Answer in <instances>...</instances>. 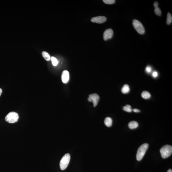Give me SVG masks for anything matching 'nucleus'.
Masks as SVG:
<instances>
[{
    "instance_id": "nucleus-1",
    "label": "nucleus",
    "mask_w": 172,
    "mask_h": 172,
    "mask_svg": "<svg viewBox=\"0 0 172 172\" xmlns=\"http://www.w3.org/2000/svg\"><path fill=\"white\" fill-rule=\"evenodd\" d=\"M148 147V144L146 143L142 145L139 147L137 151L136 156V159L137 161H140L143 158Z\"/></svg>"
},
{
    "instance_id": "nucleus-2",
    "label": "nucleus",
    "mask_w": 172,
    "mask_h": 172,
    "mask_svg": "<svg viewBox=\"0 0 172 172\" xmlns=\"http://www.w3.org/2000/svg\"><path fill=\"white\" fill-rule=\"evenodd\" d=\"M160 153L163 158H167L170 156L172 153V146L166 145L162 147L160 150Z\"/></svg>"
},
{
    "instance_id": "nucleus-3",
    "label": "nucleus",
    "mask_w": 172,
    "mask_h": 172,
    "mask_svg": "<svg viewBox=\"0 0 172 172\" xmlns=\"http://www.w3.org/2000/svg\"><path fill=\"white\" fill-rule=\"evenodd\" d=\"M19 119L18 114L16 112H9L5 117L6 121L10 123H14L17 122Z\"/></svg>"
},
{
    "instance_id": "nucleus-4",
    "label": "nucleus",
    "mask_w": 172,
    "mask_h": 172,
    "mask_svg": "<svg viewBox=\"0 0 172 172\" xmlns=\"http://www.w3.org/2000/svg\"><path fill=\"white\" fill-rule=\"evenodd\" d=\"M70 158V155L68 153L65 154L62 158L60 163V166L61 170H64L66 168L69 164Z\"/></svg>"
},
{
    "instance_id": "nucleus-5",
    "label": "nucleus",
    "mask_w": 172,
    "mask_h": 172,
    "mask_svg": "<svg viewBox=\"0 0 172 172\" xmlns=\"http://www.w3.org/2000/svg\"><path fill=\"white\" fill-rule=\"evenodd\" d=\"M133 26L139 34L143 35L145 33V30L143 24L138 20H134L133 22Z\"/></svg>"
},
{
    "instance_id": "nucleus-6",
    "label": "nucleus",
    "mask_w": 172,
    "mask_h": 172,
    "mask_svg": "<svg viewBox=\"0 0 172 172\" xmlns=\"http://www.w3.org/2000/svg\"><path fill=\"white\" fill-rule=\"evenodd\" d=\"M99 97L96 94H93L89 95L88 100L89 102H92L94 104V107H95L97 105L99 101Z\"/></svg>"
},
{
    "instance_id": "nucleus-7",
    "label": "nucleus",
    "mask_w": 172,
    "mask_h": 172,
    "mask_svg": "<svg viewBox=\"0 0 172 172\" xmlns=\"http://www.w3.org/2000/svg\"><path fill=\"white\" fill-rule=\"evenodd\" d=\"M113 33V30L110 28L106 30L103 34V39L104 40L107 41L112 38Z\"/></svg>"
},
{
    "instance_id": "nucleus-8",
    "label": "nucleus",
    "mask_w": 172,
    "mask_h": 172,
    "mask_svg": "<svg viewBox=\"0 0 172 172\" xmlns=\"http://www.w3.org/2000/svg\"><path fill=\"white\" fill-rule=\"evenodd\" d=\"M107 20V18L104 16L95 17L92 18L91 21L94 23L101 24Z\"/></svg>"
},
{
    "instance_id": "nucleus-9",
    "label": "nucleus",
    "mask_w": 172,
    "mask_h": 172,
    "mask_svg": "<svg viewBox=\"0 0 172 172\" xmlns=\"http://www.w3.org/2000/svg\"><path fill=\"white\" fill-rule=\"evenodd\" d=\"M62 80L64 83L68 82L69 79V74L68 71L65 70L62 72Z\"/></svg>"
},
{
    "instance_id": "nucleus-10",
    "label": "nucleus",
    "mask_w": 172,
    "mask_h": 172,
    "mask_svg": "<svg viewBox=\"0 0 172 172\" xmlns=\"http://www.w3.org/2000/svg\"><path fill=\"white\" fill-rule=\"evenodd\" d=\"M158 3L157 1H155L154 3L155 7L154 12L156 15L160 16L161 15V11L158 6Z\"/></svg>"
},
{
    "instance_id": "nucleus-11",
    "label": "nucleus",
    "mask_w": 172,
    "mask_h": 172,
    "mask_svg": "<svg viewBox=\"0 0 172 172\" xmlns=\"http://www.w3.org/2000/svg\"><path fill=\"white\" fill-rule=\"evenodd\" d=\"M129 127L131 129L137 128L138 126V124L136 121H130L128 125Z\"/></svg>"
},
{
    "instance_id": "nucleus-12",
    "label": "nucleus",
    "mask_w": 172,
    "mask_h": 172,
    "mask_svg": "<svg viewBox=\"0 0 172 172\" xmlns=\"http://www.w3.org/2000/svg\"><path fill=\"white\" fill-rule=\"evenodd\" d=\"M112 119L109 117H107L104 121L105 125L108 127H110L112 126Z\"/></svg>"
},
{
    "instance_id": "nucleus-13",
    "label": "nucleus",
    "mask_w": 172,
    "mask_h": 172,
    "mask_svg": "<svg viewBox=\"0 0 172 172\" xmlns=\"http://www.w3.org/2000/svg\"><path fill=\"white\" fill-rule=\"evenodd\" d=\"M141 96L143 99H147L150 98L151 94L148 91H144L142 93Z\"/></svg>"
},
{
    "instance_id": "nucleus-14",
    "label": "nucleus",
    "mask_w": 172,
    "mask_h": 172,
    "mask_svg": "<svg viewBox=\"0 0 172 172\" xmlns=\"http://www.w3.org/2000/svg\"><path fill=\"white\" fill-rule=\"evenodd\" d=\"M130 88L129 85L127 84L124 85L121 89V91L124 94H128L130 91Z\"/></svg>"
},
{
    "instance_id": "nucleus-15",
    "label": "nucleus",
    "mask_w": 172,
    "mask_h": 172,
    "mask_svg": "<svg viewBox=\"0 0 172 172\" xmlns=\"http://www.w3.org/2000/svg\"><path fill=\"white\" fill-rule=\"evenodd\" d=\"M42 56H43L44 59H45V60L47 61H49L50 59V55H49L48 53L46 51H44L42 52Z\"/></svg>"
},
{
    "instance_id": "nucleus-16",
    "label": "nucleus",
    "mask_w": 172,
    "mask_h": 172,
    "mask_svg": "<svg viewBox=\"0 0 172 172\" xmlns=\"http://www.w3.org/2000/svg\"><path fill=\"white\" fill-rule=\"evenodd\" d=\"M172 22V16L171 14L170 13H168L166 23L169 25L171 24Z\"/></svg>"
},
{
    "instance_id": "nucleus-17",
    "label": "nucleus",
    "mask_w": 172,
    "mask_h": 172,
    "mask_svg": "<svg viewBox=\"0 0 172 172\" xmlns=\"http://www.w3.org/2000/svg\"><path fill=\"white\" fill-rule=\"evenodd\" d=\"M123 109L124 111L128 112H131L132 111L131 106L129 105H127L125 106L124 107Z\"/></svg>"
},
{
    "instance_id": "nucleus-18",
    "label": "nucleus",
    "mask_w": 172,
    "mask_h": 172,
    "mask_svg": "<svg viewBox=\"0 0 172 172\" xmlns=\"http://www.w3.org/2000/svg\"><path fill=\"white\" fill-rule=\"evenodd\" d=\"M50 59H51V61L52 62L53 65L56 66L57 65L58 63H59V62H58L57 59L56 58L54 57V56H52Z\"/></svg>"
},
{
    "instance_id": "nucleus-19",
    "label": "nucleus",
    "mask_w": 172,
    "mask_h": 172,
    "mask_svg": "<svg viewBox=\"0 0 172 172\" xmlns=\"http://www.w3.org/2000/svg\"><path fill=\"white\" fill-rule=\"evenodd\" d=\"M103 1L105 3L107 4H112L115 2L114 0H103Z\"/></svg>"
},
{
    "instance_id": "nucleus-20",
    "label": "nucleus",
    "mask_w": 172,
    "mask_h": 172,
    "mask_svg": "<svg viewBox=\"0 0 172 172\" xmlns=\"http://www.w3.org/2000/svg\"><path fill=\"white\" fill-rule=\"evenodd\" d=\"M145 71L146 72L148 73H150L152 71V68H151V67L150 66H147L146 67Z\"/></svg>"
},
{
    "instance_id": "nucleus-21",
    "label": "nucleus",
    "mask_w": 172,
    "mask_h": 172,
    "mask_svg": "<svg viewBox=\"0 0 172 172\" xmlns=\"http://www.w3.org/2000/svg\"><path fill=\"white\" fill-rule=\"evenodd\" d=\"M152 76L154 78H156V77H157L158 75V73L156 71H154L152 73Z\"/></svg>"
},
{
    "instance_id": "nucleus-22",
    "label": "nucleus",
    "mask_w": 172,
    "mask_h": 172,
    "mask_svg": "<svg viewBox=\"0 0 172 172\" xmlns=\"http://www.w3.org/2000/svg\"><path fill=\"white\" fill-rule=\"evenodd\" d=\"M132 111L135 112H140V111L139 110L137 109H134L132 110Z\"/></svg>"
},
{
    "instance_id": "nucleus-23",
    "label": "nucleus",
    "mask_w": 172,
    "mask_h": 172,
    "mask_svg": "<svg viewBox=\"0 0 172 172\" xmlns=\"http://www.w3.org/2000/svg\"><path fill=\"white\" fill-rule=\"evenodd\" d=\"M2 89L0 88V96H1V94H2Z\"/></svg>"
},
{
    "instance_id": "nucleus-24",
    "label": "nucleus",
    "mask_w": 172,
    "mask_h": 172,
    "mask_svg": "<svg viewBox=\"0 0 172 172\" xmlns=\"http://www.w3.org/2000/svg\"><path fill=\"white\" fill-rule=\"evenodd\" d=\"M167 172H172V170L171 169H169V170H168Z\"/></svg>"
}]
</instances>
